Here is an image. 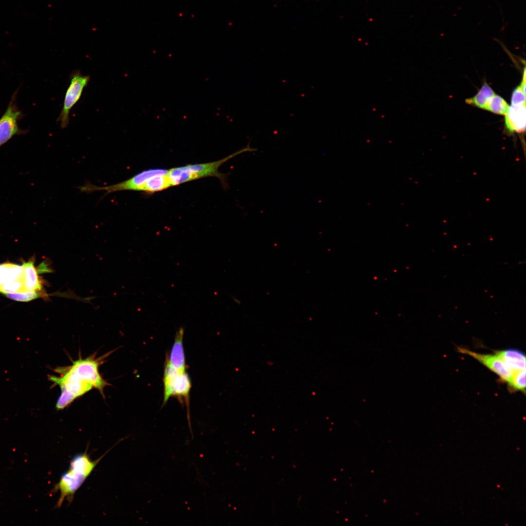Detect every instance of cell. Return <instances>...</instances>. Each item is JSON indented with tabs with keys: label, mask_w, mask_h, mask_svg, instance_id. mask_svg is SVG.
<instances>
[{
	"label": "cell",
	"mask_w": 526,
	"mask_h": 526,
	"mask_svg": "<svg viewBox=\"0 0 526 526\" xmlns=\"http://www.w3.org/2000/svg\"><path fill=\"white\" fill-rule=\"evenodd\" d=\"M110 353L96 357L92 355L88 357L79 358L71 365L57 367L54 371L58 376H49L48 379L54 385H58L61 394L57 400L56 408L62 410L75 400L93 389H97L103 397L104 390L109 385L99 372V368Z\"/></svg>",
	"instance_id": "1"
},
{
	"label": "cell",
	"mask_w": 526,
	"mask_h": 526,
	"mask_svg": "<svg viewBox=\"0 0 526 526\" xmlns=\"http://www.w3.org/2000/svg\"><path fill=\"white\" fill-rule=\"evenodd\" d=\"M108 451L94 461L91 459L87 450L73 457L70 461L68 470L62 474L53 489L54 492L58 491L60 493L56 507H60L65 500H67L69 503L72 502L76 491Z\"/></svg>",
	"instance_id": "2"
},
{
	"label": "cell",
	"mask_w": 526,
	"mask_h": 526,
	"mask_svg": "<svg viewBox=\"0 0 526 526\" xmlns=\"http://www.w3.org/2000/svg\"><path fill=\"white\" fill-rule=\"evenodd\" d=\"M256 150L257 149L250 147L249 142L244 147L218 161L204 164L188 165L172 168L169 170L168 172L171 185V186H176L203 177L214 176L218 178L226 188L227 175L218 171L220 166L230 159L241 153Z\"/></svg>",
	"instance_id": "3"
},
{
	"label": "cell",
	"mask_w": 526,
	"mask_h": 526,
	"mask_svg": "<svg viewBox=\"0 0 526 526\" xmlns=\"http://www.w3.org/2000/svg\"><path fill=\"white\" fill-rule=\"evenodd\" d=\"M164 399L165 405L171 396H175L180 401H184L188 409L189 394L191 387L190 378L186 372L174 367L169 362L168 355L164 364Z\"/></svg>",
	"instance_id": "4"
},
{
	"label": "cell",
	"mask_w": 526,
	"mask_h": 526,
	"mask_svg": "<svg viewBox=\"0 0 526 526\" xmlns=\"http://www.w3.org/2000/svg\"><path fill=\"white\" fill-rule=\"evenodd\" d=\"M70 78V83L65 94L63 107L57 118V122H60L62 129L68 126L71 110L80 99L90 79L89 75H83L79 70L74 71Z\"/></svg>",
	"instance_id": "5"
},
{
	"label": "cell",
	"mask_w": 526,
	"mask_h": 526,
	"mask_svg": "<svg viewBox=\"0 0 526 526\" xmlns=\"http://www.w3.org/2000/svg\"><path fill=\"white\" fill-rule=\"evenodd\" d=\"M17 90L12 95L8 107L0 118V148L15 135L26 133L19 129L18 121L22 117L16 104Z\"/></svg>",
	"instance_id": "6"
},
{
	"label": "cell",
	"mask_w": 526,
	"mask_h": 526,
	"mask_svg": "<svg viewBox=\"0 0 526 526\" xmlns=\"http://www.w3.org/2000/svg\"><path fill=\"white\" fill-rule=\"evenodd\" d=\"M457 350L461 353L468 355L474 358L496 374L504 381L508 382L510 379L513 372L505 365L497 355L480 354L460 347H457Z\"/></svg>",
	"instance_id": "7"
},
{
	"label": "cell",
	"mask_w": 526,
	"mask_h": 526,
	"mask_svg": "<svg viewBox=\"0 0 526 526\" xmlns=\"http://www.w3.org/2000/svg\"><path fill=\"white\" fill-rule=\"evenodd\" d=\"M505 125L508 132L523 133L526 130V104H511L505 115Z\"/></svg>",
	"instance_id": "8"
},
{
	"label": "cell",
	"mask_w": 526,
	"mask_h": 526,
	"mask_svg": "<svg viewBox=\"0 0 526 526\" xmlns=\"http://www.w3.org/2000/svg\"><path fill=\"white\" fill-rule=\"evenodd\" d=\"M184 333V328L181 327L176 333L170 356L168 355L169 363L181 372L187 370L183 347Z\"/></svg>",
	"instance_id": "9"
},
{
	"label": "cell",
	"mask_w": 526,
	"mask_h": 526,
	"mask_svg": "<svg viewBox=\"0 0 526 526\" xmlns=\"http://www.w3.org/2000/svg\"><path fill=\"white\" fill-rule=\"evenodd\" d=\"M495 353L513 372L526 370V356L522 351L515 349H508L497 351Z\"/></svg>",
	"instance_id": "10"
},
{
	"label": "cell",
	"mask_w": 526,
	"mask_h": 526,
	"mask_svg": "<svg viewBox=\"0 0 526 526\" xmlns=\"http://www.w3.org/2000/svg\"><path fill=\"white\" fill-rule=\"evenodd\" d=\"M24 274L22 279L23 289L26 291H40L42 288V282L38 275V271L34 265V260L31 259L22 264Z\"/></svg>",
	"instance_id": "11"
},
{
	"label": "cell",
	"mask_w": 526,
	"mask_h": 526,
	"mask_svg": "<svg viewBox=\"0 0 526 526\" xmlns=\"http://www.w3.org/2000/svg\"><path fill=\"white\" fill-rule=\"evenodd\" d=\"M23 266L11 263L0 264V286L5 283L22 280Z\"/></svg>",
	"instance_id": "12"
},
{
	"label": "cell",
	"mask_w": 526,
	"mask_h": 526,
	"mask_svg": "<svg viewBox=\"0 0 526 526\" xmlns=\"http://www.w3.org/2000/svg\"><path fill=\"white\" fill-rule=\"evenodd\" d=\"M495 94L491 88L485 83L475 96L466 99L465 101L468 104L485 110L488 100Z\"/></svg>",
	"instance_id": "13"
},
{
	"label": "cell",
	"mask_w": 526,
	"mask_h": 526,
	"mask_svg": "<svg viewBox=\"0 0 526 526\" xmlns=\"http://www.w3.org/2000/svg\"><path fill=\"white\" fill-rule=\"evenodd\" d=\"M170 182L167 174H157L152 176L147 182L143 191L153 193L161 191L171 187Z\"/></svg>",
	"instance_id": "14"
},
{
	"label": "cell",
	"mask_w": 526,
	"mask_h": 526,
	"mask_svg": "<svg viewBox=\"0 0 526 526\" xmlns=\"http://www.w3.org/2000/svg\"><path fill=\"white\" fill-rule=\"evenodd\" d=\"M509 107V105L503 97L495 94L488 100L485 110L496 114L505 115Z\"/></svg>",
	"instance_id": "15"
},
{
	"label": "cell",
	"mask_w": 526,
	"mask_h": 526,
	"mask_svg": "<svg viewBox=\"0 0 526 526\" xmlns=\"http://www.w3.org/2000/svg\"><path fill=\"white\" fill-rule=\"evenodd\" d=\"M10 299L19 301H28L39 298L40 296L47 297L44 292L38 291L21 290L14 293L3 294Z\"/></svg>",
	"instance_id": "16"
},
{
	"label": "cell",
	"mask_w": 526,
	"mask_h": 526,
	"mask_svg": "<svg viewBox=\"0 0 526 526\" xmlns=\"http://www.w3.org/2000/svg\"><path fill=\"white\" fill-rule=\"evenodd\" d=\"M507 383L510 388L515 390L524 392L525 393L526 390V370L513 372L510 379Z\"/></svg>",
	"instance_id": "17"
},
{
	"label": "cell",
	"mask_w": 526,
	"mask_h": 526,
	"mask_svg": "<svg viewBox=\"0 0 526 526\" xmlns=\"http://www.w3.org/2000/svg\"><path fill=\"white\" fill-rule=\"evenodd\" d=\"M23 289L22 280H17L5 283L0 286V292L3 294L14 293Z\"/></svg>",
	"instance_id": "18"
},
{
	"label": "cell",
	"mask_w": 526,
	"mask_h": 526,
	"mask_svg": "<svg viewBox=\"0 0 526 526\" xmlns=\"http://www.w3.org/2000/svg\"><path fill=\"white\" fill-rule=\"evenodd\" d=\"M512 105L526 104V91H524L521 85L518 86L513 91L511 99Z\"/></svg>",
	"instance_id": "19"
}]
</instances>
